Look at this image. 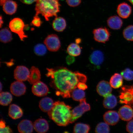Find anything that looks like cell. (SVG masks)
<instances>
[{"label": "cell", "mask_w": 133, "mask_h": 133, "mask_svg": "<svg viewBox=\"0 0 133 133\" xmlns=\"http://www.w3.org/2000/svg\"><path fill=\"white\" fill-rule=\"evenodd\" d=\"M47 70L46 76L52 79L51 86L56 90V95L64 98L71 97V93L77 88L79 83L87 82L85 75L78 71L73 72L66 68L47 69Z\"/></svg>", "instance_id": "6da1fadb"}, {"label": "cell", "mask_w": 133, "mask_h": 133, "mask_svg": "<svg viewBox=\"0 0 133 133\" xmlns=\"http://www.w3.org/2000/svg\"><path fill=\"white\" fill-rule=\"evenodd\" d=\"M71 107L59 101L54 103L51 110L48 112L50 119L59 126H66L70 123Z\"/></svg>", "instance_id": "7a4b0ae2"}, {"label": "cell", "mask_w": 133, "mask_h": 133, "mask_svg": "<svg viewBox=\"0 0 133 133\" xmlns=\"http://www.w3.org/2000/svg\"><path fill=\"white\" fill-rule=\"evenodd\" d=\"M59 0H38L36 2L35 10L36 16L41 14L44 16L46 21L53 16L57 17L60 11L61 5Z\"/></svg>", "instance_id": "3957f363"}, {"label": "cell", "mask_w": 133, "mask_h": 133, "mask_svg": "<svg viewBox=\"0 0 133 133\" xmlns=\"http://www.w3.org/2000/svg\"><path fill=\"white\" fill-rule=\"evenodd\" d=\"M79 102V105L71 110L70 123H72L75 122L85 112L89 111L91 109L90 105L86 102L85 98L81 100Z\"/></svg>", "instance_id": "277c9868"}, {"label": "cell", "mask_w": 133, "mask_h": 133, "mask_svg": "<svg viewBox=\"0 0 133 133\" xmlns=\"http://www.w3.org/2000/svg\"><path fill=\"white\" fill-rule=\"evenodd\" d=\"M25 26L22 20L19 18H15L9 23V27L12 32L18 35L21 40L24 41L28 36L25 34L24 29Z\"/></svg>", "instance_id": "5b68a950"}, {"label": "cell", "mask_w": 133, "mask_h": 133, "mask_svg": "<svg viewBox=\"0 0 133 133\" xmlns=\"http://www.w3.org/2000/svg\"><path fill=\"white\" fill-rule=\"evenodd\" d=\"M120 91V103L125 104L133 107V85L123 86Z\"/></svg>", "instance_id": "8992f818"}, {"label": "cell", "mask_w": 133, "mask_h": 133, "mask_svg": "<svg viewBox=\"0 0 133 133\" xmlns=\"http://www.w3.org/2000/svg\"><path fill=\"white\" fill-rule=\"evenodd\" d=\"M44 43L49 51L55 52L59 50L61 46L60 41L57 35H49L45 39Z\"/></svg>", "instance_id": "52a82bcc"}, {"label": "cell", "mask_w": 133, "mask_h": 133, "mask_svg": "<svg viewBox=\"0 0 133 133\" xmlns=\"http://www.w3.org/2000/svg\"><path fill=\"white\" fill-rule=\"evenodd\" d=\"M94 38L96 41L99 43H105L109 41L110 33L106 28H100L94 29L93 31Z\"/></svg>", "instance_id": "ba28073f"}, {"label": "cell", "mask_w": 133, "mask_h": 133, "mask_svg": "<svg viewBox=\"0 0 133 133\" xmlns=\"http://www.w3.org/2000/svg\"><path fill=\"white\" fill-rule=\"evenodd\" d=\"M30 72L29 69L24 66H17L14 71V77L17 81H24L27 80Z\"/></svg>", "instance_id": "9c48e42d"}, {"label": "cell", "mask_w": 133, "mask_h": 133, "mask_svg": "<svg viewBox=\"0 0 133 133\" xmlns=\"http://www.w3.org/2000/svg\"><path fill=\"white\" fill-rule=\"evenodd\" d=\"M32 91L34 95L42 97L47 95L49 92V89L45 84L39 81L33 84Z\"/></svg>", "instance_id": "30bf717a"}, {"label": "cell", "mask_w": 133, "mask_h": 133, "mask_svg": "<svg viewBox=\"0 0 133 133\" xmlns=\"http://www.w3.org/2000/svg\"><path fill=\"white\" fill-rule=\"evenodd\" d=\"M96 91L98 94L104 97L111 94L112 87L110 83L105 81H102L98 83L96 87Z\"/></svg>", "instance_id": "8fae6325"}, {"label": "cell", "mask_w": 133, "mask_h": 133, "mask_svg": "<svg viewBox=\"0 0 133 133\" xmlns=\"http://www.w3.org/2000/svg\"><path fill=\"white\" fill-rule=\"evenodd\" d=\"M10 89L12 94L16 96H19L24 94L26 91L25 85L22 81H15L11 84Z\"/></svg>", "instance_id": "7c38bea8"}, {"label": "cell", "mask_w": 133, "mask_h": 133, "mask_svg": "<svg viewBox=\"0 0 133 133\" xmlns=\"http://www.w3.org/2000/svg\"><path fill=\"white\" fill-rule=\"evenodd\" d=\"M118 114L121 119L124 121H129L133 118L132 107L128 105H125L119 108Z\"/></svg>", "instance_id": "4fadbf2b"}, {"label": "cell", "mask_w": 133, "mask_h": 133, "mask_svg": "<svg viewBox=\"0 0 133 133\" xmlns=\"http://www.w3.org/2000/svg\"><path fill=\"white\" fill-rule=\"evenodd\" d=\"M105 122L111 125H115L118 122L119 119V114L115 111H109L104 114Z\"/></svg>", "instance_id": "5bb4252c"}, {"label": "cell", "mask_w": 133, "mask_h": 133, "mask_svg": "<svg viewBox=\"0 0 133 133\" xmlns=\"http://www.w3.org/2000/svg\"><path fill=\"white\" fill-rule=\"evenodd\" d=\"M104 59V54L99 50L94 51L90 56L89 60L91 64L95 66L99 67L103 62Z\"/></svg>", "instance_id": "9a60e30c"}, {"label": "cell", "mask_w": 133, "mask_h": 133, "mask_svg": "<svg viewBox=\"0 0 133 133\" xmlns=\"http://www.w3.org/2000/svg\"><path fill=\"white\" fill-rule=\"evenodd\" d=\"M33 125L35 130L38 133H45L49 129L47 121L43 118L37 119L35 121Z\"/></svg>", "instance_id": "2e32d148"}, {"label": "cell", "mask_w": 133, "mask_h": 133, "mask_svg": "<svg viewBox=\"0 0 133 133\" xmlns=\"http://www.w3.org/2000/svg\"><path fill=\"white\" fill-rule=\"evenodd\" d=\"M34 125L30 121L24 119L20 122L18 126V129L20 133H32Z\"/></svg>", "instance_id": "e0dca14e"}, {"label": "cell", "mask_w": 133, "mask_h": 133, "mask_svg": "<svg viewBox=\"0 0 133 133\" xmlns=\"http://www.w3.org/2000/svg\"><path fill=\"white\" fill-rule=\"evenodd\" d=\"M117 12L120 17L126 19L130 15L132 12V8L126 3H121L118 6Z\"/></svg>", "instance_id": "ac0fdd59"}, {"label": "cell", "mask_w": 133, "mask_h": 133, "mask_svg": "<svg viewBox=\"0 0 133 133\" xmlns=\"http://www.w3.org/2000/svg\"><path fill=\"white\" fill-rule=\"evenodd\" d=\"M54 103L49 97H45L42 99L39 102V106L41 110L44 112H49L54 106Z\"/></svg>", "instance_id": "d6986e66"}, {"label": "cell", "mask_w": 133, "mask_h": 133, "mask_svg": "<svg viewBox=\"0 0 133 133\" xmlns=\"http://www.w3.org/2000/svg\"><path fill=\"white\" fill-rule=\"evenodd\" d=\"M107 24L109 27L113 30H119L122 27L123 21L120 17L117 16H113L108 19Z\"/></svg>", "instance_id": "ffe728a7"}, {"label": "cell", "mask_w": 133, "mask_h": 133, "mask_svg": "<svg viewBox=\"0 0 133 133\" xmlns=\"http://www.w3.org/2000/svg\"><path fill=\"white\" fill-rule=\"evenodd\" d=\"M23 111L19 106L15 104L10 105L8 115L13 119H17L21 118L23 115Z\"/></svg>", "instance_id": "44dd1931"}, {"label": "cell", "mask_w": 133, "mask_h": 133, "mask_svg": "<svg viewBox=\"0 0 133 133\" xmlns=\"http://www.w3.org/2000/svg\"><path fill=\"white\" fill-rule=\"evenodd\" d=\"M30 74L28 80L30 84H34L40 81L41 74L39 69L36 66H32L30 70Z\"/></svg>", "instance_id": "7402d4cb"}, {"label": "cell", "mask_w": 133, "mask_h": 133, "mask_svg": "<svg viewBox=\"0 0 133 133\" xmlns=\"http://www.w3.org/2000/svg\"><path fill=\"white\" fill-rule=\"evenodd\" d=\"M66 22L64 18L56 17L52 23L53 29L57 32H62L64 31L66 27Z\"/></svg>", "instance_id": "603a6c76"}, {"label": "cell", "mask_w": 133, "mask_h": 133, "mask_svg": "<svg viewBox=\"0 0 133 133\" xmlns=\"http://www.w3.org/2000/svg\"><path fill=\"white\" fill-rule=\"evenodd\" d=\"M17 4L16 2L9 0L6 2L3 5V10L6 14L12 15L16 11Z\"/></svg>", "instance_id": "cb8c5ba5"}, {"label": "cell", "mask_w": 133, "mask_h": 133, "mask_svg": "<svg viewBox=\"0 0 133 133\" xmlns=\"http://www.w3.org/2000/svg\"><path fill=\"white\" fill-rule=\"evenodd\" d=\"M110 84L111 87L115 89H118L122 86L123 77L121 74L116 73L111 77Z\"/></svg>", "instance_id": "d4e9b609"}, {"label": "cell", "mask_w": 133, "mask_h": 133, "mask_svg": "<svg viewBox=\"0 0 133 133\" xmlns=\"http://www.w3.org/2000/svg\"><path fill=\"white\" fill-rule=\"evenodd\" d=\"M117 104V99L115 96L111 94L104 97L103 102L104 107L107 109H112L116 107Z\"/></svg>", "instance_id": "484cf974"}, {"label": "cell", "mask_w": 133, "mask_h": 133, "mask_svg": "<svg viewBox=\"0 0 133 133\" xmlns=\"http://www.w3.org/2000/svg\"><path fill=\"white\" fill-rule=\"evenodd\" d=\"M12 33L8 28H6L2 29L0 31V40L4 43H8L12 40Z\"/></svg>", "instance_id": "4316f807"}, {"label": "cell", "mask_w": 133, "mask_h": 133, "mask_svg": "<svg viewBox=\"0 0 133 133\" xmlns=\"http://www.w3.org/2000/svg\"><path fill=\"white\" fill-rule=\"evenodd\" d=\"M67 52L70 55L74 57L78 56L81 54V48L76 43H71L68 46Z\"/></svg>", "instance_id": "83f0119b"}, {"label": "cell", "mask_w": 133, "mask_h": 133, "mask_svg": "<svg viewBox=\"0 0 133 133\" xmlns=\"http://www.w3.org/2000/svg\"><path fill=\"white\" fill-rule=\"evenodd\" d=\"M12 100V96L10 93L2 92L0 94V104L2 105L6 106L10 104Z\"/></svg>", "instance_id": "f1b7e54d"}, {"label": "cell", "mask_w": 133, "mask_h": 133, "mask_svg": "<svg viewBox=\"0 0 133 133\" xmlns=\"http://www.w3.org/2000/svg\"><path fill=\"white\" fill-rule=\"evenodd\" d=\"M90 129V126L87 124L78 123L75 124L74 133H89Z\"/></svg>", "instance_id": "f546056e"}, {"label": "cell", "mask_w": 133, "mask_h": 133, "mask_svg": "<svg viewBox=\"0 0 133 133\" xmlns=\"http://www.w3.org/2000/svg\"><path fill=\"white\" fill-rule=\"evenodd\" d=\"M85 94L84 91L80 89H76L71 93V96L74 101H80L85 98Z\"/></svg>", "instance_id": "4dcf8cb0"}, {"label": "cell", "mask_w": 133, "mask_h": 133, "mask_svg": "<svg viewBox=\"0 0 133 133\" xmlns=\"http://www.w3.org/2000/svg\"><path fill=\"white\" fill-rule=\"evenodd\" d=\"M96 133H109V124L105 122H101L96 126L95 130Z\"/></svg>", "instance_id": "1f68e13d"}, {"label": "cell", "mask_w": 133, "mask_h": 133, "mask_svg": "<svg viewBox=\"0 0 133 133\" xmlns=\"http://www.w3.org/2000/svg\"><path fill=\"white\" fill-rule=\"evenodd\" d=\"M123 36L126 40L133 41V25L127 26L123 31Z\"/></svg>", "instance_id": "d6a6232c"}, {"label": "cell", "mask_w": 133, "mask_h": 133, "mask_svg": "<svg viewBox=\"0 0 133 133\" xmlns=\"http://www.w3.org/2000/svg\"><path fill=\"white\" fill-rule=\"evenodd\" d=\"M35 54L38 56H43L45 55L47 51L46 46L42 44H39L35 46L34 48Z\"/></svg>", "instance_id": "836d02e7"}, {"label": "cell", "mask_w": 133, "mask_h": 133, "mask_svg": "<svg viewBox=\"0 0 133 133\" xmlns=\"http://www.w3.org/2000/svg\"><path fill=\"white\" fill-rule=\"evenodd\" d=\"M121 74L123 78L127 81L133 80V71L127 68L121 71Z\"/></svg>", "instance_id": "e575fe53"}, {"label": "cell", "mask_w": 133, "mask_h": 133, "mask_svg": "<svg viewBox=\"0 0 133 133\" xmlns=\"http://www.w3.org/2000/svg\"><path fill=\"white\" fill-rule=\"evenodd\" d=\"M42 22L41 20L38 16H35L32 21L31 23V24L32 25L36 26V27H40L42 24Z\"/></svg>", "instance_id": "d590c367"}, {"label": "cell", "mask_w": 133, "mask_h": 133, "mask_svg": "<svg viewBox=\"0 0 133 133\" xmlns=\"http://www.w3.org/2000/svg\"><path fill=\"white\" fill-rule=\"evenodd\" d=\"M66 3L69 6L75 7L81 4V0H66Z\"/></svg>", "instance_id": "8d00e7d4"}, {"label": "cell", "mask_w": 133, "mask_h": 133, "mask_svg": "<svg viewBox=\"0 0 133 133\" xmlns=\"http://www.w3.org/2000/svg\"><path fill=\"white\" fill-rule=\"evenodd\" d=\"M126 130L129 133H133V119L128 122L126 127Z\"/></svg>", "instance_id": "74e56055"}, {"label": "cell", "mask_w": 133, "mask_h": 133, "mask_svg": "<svg viewBox=\"0 0 133 133\" xmlns=\"http://www.w3.org/2000/svg\"><path fill=\"white\" fill-rule=\"evenodd\" d=\"M74 56L71 55L68 56L66 57V61L67 64L70 65L74 63L75 61Z\"/></svg>", "instance_id": "f35d334b"}, {"label": "cell", "mask_w": 133, "mask_h": 133, "mask_svg": "<svg viewBox=\"0 0 133 133\" xmlns=\"http://www.w3.org/2000/svg\"><path fill=\"white\" fill-rule=\"evenodd\" d=\"M0 132L1 133H13L12 130L9 126L0 129Z\"/></svg>", "instance_id": "ab89813d"}, {"label": "cell", "mask_w": 133, "mask_h": 133, "mask_svg": "<svg viewBox=\"0 0 133 133\" xmlns=\"http://www.w3.org/2000/svg\"><path fill=\"white\" fill-rule=\"evenodd\" d=\"M77 88L78 89L82 90H85L88 89V86L85 84V83L82 82H79L77 85Z\"/></svg>", "instance_id": "60d3db41"}, {"label": "cell", "mask_w": 133, "mask_h": 133, "mask_svg": "<svg viewBox=\"0 0 133 133\" xmlns=\"http://www.w3.org/2000/svg\"><path fill=\"white\" fill-rule=\"evenodd\" d=\"M22 2L27 4H30L38 0H20Z\"/></svg>", "instance_id": "b9f144b4"}, {"label": "cell", "mask_w": 133, "mask_h": 133, "mask_svg": "<svg viewBox=\"0 0 133 133\" xmlns=\"http://www.w3.org/2000/svg\"><path fill=\"white\" fill-rule=\"evenodd\" d=\"M6 127L5 122L3 119H1L0 122V128H3Z\"/></svg>", "instance_id": "7bdbcfd3"}, {"label": "cell", "mask_w": 133, "mask_h": 133, "mask_svg": "<svg viewBox=\"0 0 133 133\" xmlns=\"http://www.w3.org/2000/svg\"><path fill=\"white\" fill-rule=\"evenodd\" d=\"M8 0H1L0 1V4L1 6H2Z\"/></svg>", "instance_id": "ee69618b"}, {"label": "cell", "mask_w": 133, "mask_h": 133, "mask_svg": "<svg viewBox=\"0 0 133 133\" xmlns=\"http://www.w3.org/2000/svg\"><path fill=\"white\" fill-rule=\"evenodd\" d=\"M81 42V39L80 38H77V39H76L75 41L76 43L78 44H79Z\"/></svg>", "instance_id": "f6af8a7d"}, {"label": "cell", "mask_w": 133, "mask_h": 133, "mask_svg": "<svg viewBox=\"0 0 133 133\" xmlns=\"http://www.w3.org/2000/svg\"><path fill=\"white\" fill-rule=\"evenodd\" d=\"M0 18H1V24H0V26H1V28L3 23H4V21H3L2 17L1 15Z\"/></svg>", "instance_id": "bcb514c9"}, {"label": "cell", "mask_w": 133, "mask_h": 133, "mask_svg": "<svg viewBox=\"0 0 133 133\" xmlns=\"http://www.w3.org/2000/svg\"><path fill=\"white\" fill-rule=\"evenodd\" d=\"M2 83H1V92L2 91Z\"/></svg>", "instance_id": "7dc6e473"}, {"label": "cell", "mask_w": 133, "mask_h": 133, "mask_svg": "<svg viewBox=\"0 0 133 133\" xmlns=\"http://www.w3.org/2000/svg\"><path fill=\"white\" fill-rule=\"evenodd\" d=\"M133 5V0H128Z\"/></svg>", "instance_id": "c3c4849f"}]
</instances>
